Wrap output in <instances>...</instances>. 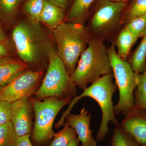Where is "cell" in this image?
Here are the masks:
<instances>
[{"label": "cell", "mask_w": 146, "mask_h": 146, "mask_svg": "<svg viewBox=\"0 0 146 146\" xmlns=\"http://www.w3.org/2000/svg\"><path fill=\"white\" fill-rule=\"evenodd\" d=\"M113 73L102 76L83 89V92L79 96L73 98L68 108L63 112L60 119L56 124V128L59 129L64 125L65 118L71 113L73 107L79 100L88 97L95 100L101 110V121L96 138L98 142L103 141L109 131L110 122L114 123L115 126H119L120 124L116 118L112 102V97L117 89L116 84L113 82Z\"/></svg>", "instance_id": "1"}, {"label": "cell", "mask_w": 146, "mask_h": 146, "mask_svg": "<svg viewBox=\"0 0 146 146\" xmlns=\"http://www.w3.org/2000/svg\"><path fill=\"white\" fill-rule=\"evenodd\" d=\"M112 72L108 48L100 38H91L71 76L73 82L84 89L102 76Z\"/></svg>", "instance_id": "2"}, {"label": "cell", "mask_w": 146, "mask_h": 146, "mask_svg": "<svg viewBox=\"0 0 146 146\" xmlns=\"http://www.w3.org/2000/svg\"><path fill=\"white\" fill-rule=\"evenodd\" d=\"M52 32L57 54L71 76L89 44L91 38L89 31L84 24L63 22Z\"/></svg>", "instance_id": "3"}, {"label": "cell", "mask_w": 146, "mask_h": 146, "mask_svg": "<svg viewBox=\"0 0 146 146\" xmlns=\"http://www.w3.org/2000/svg\"><path fill=\"white\" fill-rule=\"evenodd\" d=\"M49 63L46 73L35 98L43 100L50 97L60 99L74 98L78 96L75 84L73 82L64 63L57 52L51 46L48 52Z\"/></svg>", "instance_id": "4"}, {"label": "cell", "mask_w": 146, "mask_h": 146, "mask_svg": "<svg viewBox=\"0 0 146 146\" xmlns=\"http://www.w3.org/2000/svg\"><path fill=\"white\" fill-rule=\"evenodd\" d=\"M115 84L119 91V99L114 105L115 115L125 116L133 107V93L140 74L134 72L129 62L118 55L114 45L108 48Z\"/></svg>", "instance_id": "5"}, {"label": "cell", "mask_w": 146, "mask_h": 146, "mask_svg": "<svg viewBox=\"0 0 146 146\" xmlns=\"http://www.w3.org/2000/svg\"><path fill=\"white\" fill-rule=\"evenodd\" d=\"M30 98L35 116L31 134L32 141L36 146H44L53 138L54 123L60 110L71 102L72 98L60 99L50 97L43 100Z\"/></svg>", "instance_id": "6"}, {"label": "cell", "mask_w": 146, "mask_h": 146, "mask_svg": "<svg viewBox=\"0 0 146 146\" xmlns=\"http://www.w3.org/2000/svg\"><path fill=\"white\" fill-rule=\"evenodd\" d=\"M12 37L18 56L28 65H36L45 55L48 56L51 46L46 42L41 28L22 21L13 29Z\"/></svg>", "instance_id": "7"}, {"label": "cell", "mask_w": 146, "mask_h": 146, "mask_svg": "<svg viewBox=\"0 0 146 146\" xmlns=\"http://www.w3.org/2000/svg\"><path fill=\"white\" fill-rule=\"evenodd\" d=\"M91 21V27L97 34L105 35L117 28L127 6V3L98 0Z\"/></svg>", "instance_id": "8"}, {"label": "cell", "mask_w": 146, "mask_h": 146, "mask_svg": "<svg viewBox=\"0 0 146 146\" xmlns=\"http://www.w3.org/2000/svg\"><path fill=\"white\" fill-rule=\"evenodd\" d=\"M44 76L42 71L27 70L0 89V99L11 103L35 94Z\"/></svg>", "instance_id": "9"}, {"label": "cell", "mask_w": 146, "mask_h": 146, "mask_svg": "<svg viewBox=\"0 0 146 146\" xmlns=\"http://www.w3.org/2000/svg\"><path fill=\"white\" fill-rule=\"evenodd\" d=\"M33 110L30 98L11 103V121L17 137L31 134Z\"/></svg>", "instance_id": "10"}, {"label": "cell", "mask_w": 146, "mask_h": 146, "mask_svg": "<svg viewBox=\"0 0 146 146\" xmlns=\"http://www.w3.org/2000/svg\"><path fill=\"white\" fill-rule=\"evenodd\" d=\"M125 116L120 127L141 146H146V110L132 108Z\"/></svg>", "instance_id": "11"}, {"label": "cell", "mask_w": 146, "mask_h": 146, "mask_svg": "<svg viewBox=\"0 0 146 146\" xmlns=\"http://www.w3.org/2000/svg\"><path fill=\"white\" fill-rule=\"evenodd\" d=\"M91 113L84 107L79 114L70 113L66 117L64 123L72 127L75 130L82 146H97V143L92 136L93 130L90 128Z\"/></svg>", "instance_id": "12"}, {"label": "cell", "mask_w": 146, "mask_h": 146, "mask_svg": "<svg viewBox=\"0 0 146 146\" xmlns=\"http://www.w3.org/2000/svg\"><path fill=\"white\" fill-rule=\"evenodd\" d=\"M29 65L12 56L0 58V89L28 70Z\"/></svg>", "instance_id": "13"}, {"label": "cell", "mask_w": 146, "mask_h": 146, "mask_svg": "<svg viewBox=\"0 0 146 146\" xmlns=\"http://www.w3.org/2000/svg\"><path fill=\"white\" fill-rule=\"evenodd\" d=\"M65 15V9L46 0L40 16V23L52 31L63 22Z\"/></svg>", "instance_id": "14"}, {"label": "cell", "mask_w": 146, "mask_h": 146, "mask_svg": "<svg viewBox=\"0 0 146 146\" xmlns=\"http://www.w3.org/2000/svg\"><path fill=\"white\" fill-rule=\"evenodd\" d=\"M96 0H73L63 22L84 24L88 18L89 10Z\"/></svg>", "instance_id": "15"}, {"label": "cell", "mask_w": 146, "mask_h": 146, "mask_svg": "<svg viewBox=\"0 0 146 146\" xmlns=\"http://www.w3.org/2000/svg\"><path fill=\"white\" fill-rule=\"evenodd\" d=\"M138 39L125 27L121 31L117 38L116 45L117 48V53L122 59L127 60L131 47Z\"/></svg>", "instance_id": "16"}, {"label": "cell", "mask_w": 146, "mask_h": 146, "mask_svg": "<svg viewBox=\"0 0 146 146\" xmlns=\"http://www.w3.org/2000/svg\"><path fill=\"white\" fill-rule=\"evenodd\" d=\"M46 0H27L24 11L29 22L34 26L40 28V18Z\"/></svg>", "instance_id": "17"}, {"label": "cell", "mask_w": 146, "mask_h": 146, "mask_svg": "<svg viewBox=\"0 0 146 146\" xmlns=\"http://www.w3.org/2000/svg\"><path fill=\"white\" fill-rule=\"evenodd\" d=\"M21 3V0H0V18L6 25L12 23Z\"/></svg>", "instance_id": "18"}, {"label": "cell", "mask_w": 146, "mask_h": 146, "mask_svg": "<svg viewBox=\"0 0 146 146\" xmlns=\"http://www.w3.org/2000/svg\"><path fill=\"white\" fill-rule=\"evenodd\" d=\"M129 63L133 70L136 73L141 74L145 70L146 65V34L133 53Z\"/></svg>", "instance_id": "19"}, {"label": "cell", "mask_w": 146, "mask_h": 146, "mask_svg": "<svg viewBox=\"0 0 146 146\" xmlns=\"http://www.w3.org/2000/svg\"><path fill=\"white\" fill-rule=\"evenodd\" d=\"M133 108L146 110V65L140 74L139 81L133 93Z\"/></svg>", "instance_id": "20"}, {"label": "cell", "mask_w": 146, "mask_h": 146, "mask_svg": "<svg viewBox=\"0 0 146 146\" xmlns=\"http://www.w3.org/2000/svg\"><path fill=\"white\" fill-rule=\"evenodd\" d=\"M62 130L55 133L48 146H68L77 137L75 130L70 126L64 123Z\"/></svg>", "instance_id": "21"}, {"label": "cell", "mask_w": 146, "mask_h": 146, "mask_svg": "<svg viewBox=\"0 0 146 146\" xmlns=\"http://www.w3.org/2000/svg\"><path fill=\"white\" fill-rule=\"evenodd\" d=\"M146 16V0H131L124 12L127 23L132 19Z\"/></svg>", "instance_id": "22"}, {"label": "cell", "mask_w": 146, "mask_h": 146, "mask_svg": "<svg viewBox=\"0 0 146 146\" xmlns=\"http://www.w3.org/2000/svg\"><path fill=\"white\" fill-rule=\"evenodd\" d=\"M110 146H141L119 126H115Z\"/></svg>", "instance_id": "23"}, {"label": "cell", "mask_w": 146, "mask_h": 146, "mask_svg": "<svg viewBox=\"0 0 146 146\" xmlns=\"http://www.w3.org/2000/svg\"><path fill=\"white\" fill-rule=\"evenodd\" d=\"M17 138L11 121L0 125V146H14Z\"/></svg>", "instance_id": "24"}, {"label": "cell", "mask_w": 146, "mask_h": 146, "mask_svg": "<svg viewBox=\"0 0 146 146\" xmlns=\"http://www.w3.org/2000/svg\"><path fill=\"white\" fill-rule=\"evenodd\" d=\"M125 28L137 39L146 34V16L132 19L127 23Z\"/></svg>", "instance_id": "25"}, {"label": "cell", "mask_w": 146, "mask_h": 146, "mask_svg": "<svg viewBox=\"0 0 146 146\" xmlns=\"http://www.w3.org/2000/svg\"><path fill=\"white\" fill-rule=\"evenodd\" d=\"M11 103L0 99V125L11 120Z\"/></svg>", "instance_id": "26"}, {"label": "cell", "mask_w": 146, "mask_h": 146, "mask_svg": "<svg viewBox=\"0 0 146 146\" xmlns=\"http://www.w3.org/2000/svg\"><path fill=\"white\" fill-rule=\"evenodd\" d=\"M31 137V134L17 137L14 146H33Z\"/></svg>", "instance_id": "27"}, {"label": "cell", "mask_w": 146, "mask_h": 146, "mask_svg": "<svg viewBox=\"0 0 146 146\" xmlns=\"http://www.w3.org/2000/svg\"><path fill=\"white\" fill-rule=\"evenodd\" d=\"M12 56L9 43H0V58Z\"/></svg>", "instance_id": "28"}, {"label": "cell", "mask_w": 146, "mask_h": 146, "mask_svg": "<svg viewBox=\"0 0 146 146\" xmlns=\"http://www.w3.org/2000/svg\"><path fill=\"white\" fill-rule=\"evenodd\" d=\"M56 5L65 9L68 7L72 0H48Z\"/></svg>", "instance_id": "29"}, {"label": "cell", "mask_w": 146, "mask_h": 146, "mask_svg": "<svg viewBox=\"0 0 146 146\" xmlns=\"http://www.w3.org/2000/svg\"><path fill=\"white\" fill-rule=\"evenodd\" d=\"M8 39L7 36L0 25V43H8Z\"/></svg>", "instance_id": "30"}, {"label": "cell", "mask_w": 146, "mask_h": 146, "mask_svg": "<svg viewBox=\"0 0 146 146\" xmlns=\"http://www.w3.org/2000/svg\"><path fill=\"white\" fill-rule=\"evenodd\" d=\"M80 142L79 140L77 137L74 139L68 146H78Z\"/></svg>", "instance_id": "31"}, {"label": "cell", "mask_w": 146, "mask_h": 146, "mask_svg": "<svg viewBox=\"0 0 146 146\" xmlns=\"http://www.w3.org/2000/svg\"><path fill=\"white\" fill-rule=\"evenodd\" d=\"M110 1L117 2L127 3L129 1L131 0H110Z\"/></svg>", "instance_id": "32"}, {"label": "cell", "mask_w": 146, "mask_h": 146, "mask_svg": "<svg viewBox=\"0 0 146 146\" xmlns=\"http://www.w3.org/2000/svg\"><path fill=\"white\" fill-rule=\"evenodd\" d=\"M80 146H82V145H80Z\"/></svg>", "instance_id": "33"}]
</instances>
